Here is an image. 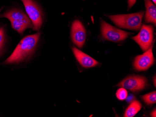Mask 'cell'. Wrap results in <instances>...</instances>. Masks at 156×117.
Masks as SVG:
<instances>
[{"label":"cell","mask_w":156,"mask_h":117,"mask_svg":"<svg viewBox=\"0 0 156 117\" xmlns=\"http://www.w3.org/2000/svg\"><path fill=\"white\" fill-rule=\"evenodd\" d=\"M136 0H128L129 9L131 8L132 6L135 4Z\"/></svg>","instance_id":"16"},{"label":"cell","mask_w":156,"mask_h":117,"mask_svg":"<svg viewBox=\"0 0 156 117\" xmlns=\"http://www.w3.org/2000/svg\"><path fill=\"white\" fill-rule=\"evenodd\" d=\"M5 32L2 28H0V51L2 49L5 42Z\"/></svg>","instance_id":"15"},{"label":"cell","mask_w":156,"mask_h":117,"mask_svg":"<svg viewBox=\"0 0 156 117\" xmlns=\"http://www.w3.org/2000/svg\"><path fill=\"white\" fill-rule=\"evenodd\" d=\"M2 17L9 19L14 30L20 34H23L27 29L33 28L32 22L28 15L19 9H11L5 12Z\"/></svg>","instance_id":"3"},{"label":"cell","mask_w":156,"mask_h":117,"mask_svg":"<svg viewBox=\"0 0 156 117\" xmlns=\"http://www.w3.org/2000/svg\"><path fill=\"white\" fill-rule=\"evenodd\" d=\"M40 36V33L25 36L20 41L12 54L5 61V64L22 62L31 56L36 49Z\"/></svg>","instance_id":"1"},{"label":"cell","mask_w":156,"mask_h":117,"mask_svg":"<svg viewBox=\"0 0 156 117\" xmlns=\"http://www.w3.org/2000/svg\"><path fill=\"white\" fill-rule=\"evenodd\" d=\"M142 98L148 105L153 104L156 102V91L144 95L142 97Z\"/></svg>","instance_id":"13"},{"label":"cell","mask_w":156,"mask_h":117,"mask_svg":"<svg viewBox=\"0 0 156 117\" xmlns=\"http://www.w3.org/2000/svg\"><path fill=\"white\" fill-rule=\"evenodd\" d=\"M152 1L154 3V4H156V0H152Z\"/></svg>","instance_id":"18"},{"label":"cell","mask_w":156,"mask_h":117,"mask_svg":"<svg viewBox=\"0 0 156 117\" xmlns=\"http://www.w3.org/2000/svg\"><path fill=\"white\" fill-rule=\"evenodd\" d=\"M116 96L119 100L121 101L125 100L128 97V91L125 88L122 87L120 88L116 91Z\"/></svg>","instance_id":"14"},{"label":"cell","mask_w":156,"mask_h":117,"mask_svg":"<svg viewBox=\"0 0 156 117\" xmlns=\"http://www.w3.org/2000/svg\"><path fill=\"white\" fill-rule=\"evenodd\" d=\"M72 50L75 58L84 68H92L98 65L99 64L95 59L78 49L76 47H73Z\"/></svg>","instance_id":"10"},{"label":"cell","mask_w":156,"mask_h":117,"mask_svg":"<svg viewBox=\"0 0 156 117\" xmlns=\"http://www.w3.org/2000/svg\"><path fill=\"white\" fill-rule=\"evenodd\" d=\"M154 29L151 25H144L141 27L138 35L132 37V39L141 47L143 51L148 50L153 42Z\"/></svg>","instance_id":"6"},{"label":"cell","mask_w":156,"mask_h":117,"mask_svg":"<svg viewBox=\"0 0 156 117\" xmlns=\"http://www.w3.org/2000/svg\"><path fill=\"white\" fill-rule=\"evenodd\" d=\"M23 3L25 10L33 25L35 31H39L41 28L43 19L40 9L33 0H21Z\"/></svg>","instance_id":"4"},{"label":"cell","mask_w":156,"mask_h":117,"mask_svg":"<svg viewBox=\"0 0 156 117\" xmlns=\"http://www.w3.org/2000/svg\"><path fill=\"white\" fill-rule=\"evenodd\" d=\"M142 108V105L137 100L133 101L126 109L124 117H132L136 115Z\"/></svg>","instance_id":"12"},{"label":"cell","mask_w":156,"mask_h":117,"mask_svg":"<svg viewBox=\"0 0 156 117\" xmlns=\"http://www.w3.org/2000/svg\"><path fill=\"white\" fill-rule=\"evenodd\" d=\"M147 84V79L145 77L139 76H131L123 79L117 84V86L135 92L144 89Z\"/></svg>","instance_id":"7"},{"label":"cell","mask_w":156,"mask_h":117,"mask_svg":"<svg viewBox=\"0 0 156 117\" xmlns=\"http://www.w3.org/2000/svg\"><path fill=\"white\" fill-rule=\"evenodd\" d=\"M146 7L145 21L148 23L156 24V8L150 0H144Z\"/></svg>","instance_id":"11"},{"label":"cell","mask_w":156,"mask_h":117,"mask_svg":"<svg viewBox=\"0 0 156 117\" xmlns=\"http://www.w3.org/2000/svg\"><path fill=\"white\" fill-rule=\"evenodd\" d=\"M154 62V57L152 52V46L146 50L145 53L137 56L134 61V67L138 71H144L150 68Z\"/></svg>","instance_id":"9"},{"label":"cell","mask_w":156,"mask_h":117,"mask_svg":"<svg viewBox=\"0 0 156 117\" xmlns=\"http://www.w3.org/2000/svg\"><path fill=\"white\" fill-rule=\"evenodd\" d=\"M101 32L103 39L114 42H119L125 40L130 34L116 28L104 21H102L101 22Z\"/></svg>","instance_id":"5"},{"label":"cell","mask_w":156,"mask_h":117,"mask_svg":"<svg viewBox=\"0 0 156 117\" xmlns=\"http://www.w3.org/2000/svg\"><path fill=\"white\" fill-rule=\"evenodd\" d=\"M144 15V12L142 11L129 14L109 15L108 17L120 28L137 30L141 28Z\"/></svg>","instance_id":"2"},{"label":"cell","mask_w":156,"mask_h":117,"mask_svg":"<svg viewBox=\"0 0 156 117\" xmlns=\"http://www.w3.org/2000/svg\"><path fill=\"white\" fill-rule=\"evenodd\" d=\"M71 33L72 40L74 44L78 48H82L86 40V31L80 20H75L73 22Z\"/></svg>","instance_id":"8"},{"label":"cell","mask_w":156,"mask_h":117,"mask_svg":"<svg viewBox=\"0 0 156 117\" xmlns=\"http://www.w3.org/2000/svg\"><path fill=\"white\" fill-rule=\"evenodd\" d=\"M2 9V8H1V9H0V12H1V11Z\"/></svg>","instance_id":"19"},{"label":"cell","mask_w":156,"mask_h":117,"mask_svg":"<svg viewBox=\"0 0 156 117\" xmlns=\"http://www.w3.org/2000/svg\"><path fill=\"white\" fill-rule=\"evenodd\" d=\"M151 117H156V109L154 110V111L152 112L151 114Z\"/></svg>","instance_id":"17"}]
</instances>
